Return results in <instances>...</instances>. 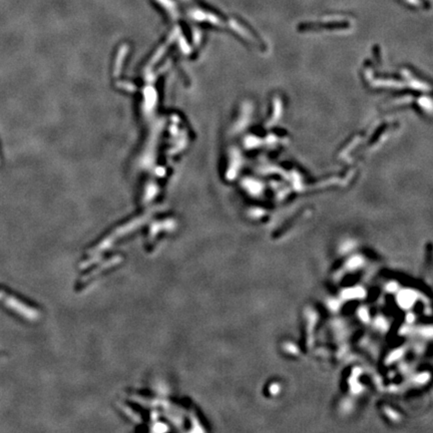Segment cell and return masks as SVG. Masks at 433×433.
I'll use <instances>...</instances> for the list:
<instances>
[{
    "instance_id": "1",
    "label": "cell",
    "mask_w": 433,
    "mask_h": 433,
    "mask_svg": "<svg viewBox=\"0 0 433 433\" xmlns=\"http://www.w3.org/2000/svg\"><path fill=\"white\" fill-rule=\"evenodd\" d=\"M406 1L409 2L410 4H413V5H418L420 3L418 0H406Z\"/></svg>"
}]
</instances>
